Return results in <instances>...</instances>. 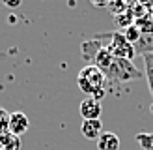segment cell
Segmentation results:
<instances>
[{
	"mask_svg": "<svg viewBox=\"0 0 153 150\" xmlns=\"http://www.w3.org/2000/svg\"><path fill=\"white\" fill-rule=\"evenodd\" d=\"M82 56L84 60H88L90 66H95L101 71L106 81H114V82H129V81H136L144 77L142 71L136 68L131 60H123V58H116L106 51L101 41L91 38V40L82 43Z\"/></svg>",
	"mask_w": 153,
	"mask_h": 150,
	"instance_id": "obj_1",
	"label": "cell"
},
{
	"mask_svg": "<svg viewBox=\"0 0 153 150\" xmlns=\"http://www.w3.org/2000/svg\"><path fill=\"white\" fill-rule=\"evenodd\" d=\"M76 86H79L88 98L101 101L106 94V77L95 66H84L76 75Z\"/></svg>",
	"mask_w": 153,
	"mask_h": 150,
	"instance_id": "obj_2",
	"label": "cell"
},
{
	"mask_svg": "<svg viewBox=\"0 0 153 150\" xmlns=\"http://www.w3.org/2000/svg\"><path fill=\"white\" fill-rule=\"evenodd\" d=\"M95 40L101 41V45L114 55L116 58H123V60H131L136 56L134 55V47L125 40V36L121 32H103V34H95Z\"/></svg>",
	"mask_w": 153,
	"mask_h": 150,
	"instance_id": "obj_3",
	"label": "cell"
},
{
	"mask_svg": "<svg viewBox=\"0 0 153 150\" xmlns=\"http://www.w3.org/2000/svg\"><path fill=\"white\" fill-rule=\"evenodd\" d=\"M30 128V120L25 112H10V128H7V131L15 137H21V135H25Z\"/></svg>",
	"mask_w": 153,
	"mask_h": 150,
	"instance_id": "obj_4",
	"label": "cell"
},
{
	"mask_svg": "<svg viewBox=\"0 0 153 150\" xmlns=\"http://www.w3.org/2000/svg\"><path fill=\"white\" fill-rule=\"evenodd\" d=\"M79 112L84 120H99V116L103 112V105H101V101L94 100V98H86V100L80 101Z\"/></svg>",
	"mask_w": 153,
	"mask_h": 150,
	"instance_id": "obj_5",
	"label": "cell"
},
{
	"mask_svg": "<svg viewBox=\"0 0 153 150\" xmlns=\"http://www.w3.org/2000/svg\"><path fill=\"white\" fill-rule=\"evenodd\" d=\"M80 133H82L88 141H97L99 135L103 133V124H101V120H82Z\"/></svg>",
	"mask_w": 153,
	"mask_h": 150,
	"instance_id": "obj_6",
	"label": "cell"
},
{
	"mask_svg": "<svg viewBox=\"0 0 153 150\" xmlns=\"http://www.w3.org/2000/svg\"><path fill=\"white\" fill-rule=\"evenodd\" d=\"M121 142L114 131H103L97 139V150H120Z\"/></svg>",
	"mask_w": 153,
	"mask_h": 150,
	"instance_id": "obj_7",
	"label": "cell"
},
{
	"mask_svg": "<svg viewBox=\"0 0 153 150\" xmlns=\"http://www.w3.org/2000/svg\"><path fill=\"white\" fill-rule=\"evenodd\" d=\"M134 55L136 56H144V55H153V32L151 34H142L140 40L134 45Z\"/></svg>",
	"mask_w": 153,
	"mask_h": 150,
	"instance_id": "obj_8",
	"label": "cell"
},
{
	"mask_svg": "<svg viewBox=\"0 0 153 150\" xmlns=\"http://www.w3.org/2000/svg\"><path fill=\"white\" fill-rule=\"evenodd\" d=\"M0 150H21V137H15L10 131L0 133Z\"/></svg>",
	"mask_w": 153,
	"mask_h": 150,
	"instance_id": "obj_9",
	"label": "cell"
},
{
	"mask_svg": "<svg viewBox=\"0 0 153 150\" xmlns=\"http://www.w3.org/2000/svg\"><path fill=\"white\" fill-rule=\"evenodd\" d=\"M114 22H116V26H118V32H123V30H127L129 26L134 25V17L129 13V10H125L118 15H114Z\"/></svg>",
	"mask_w": 153,
	"mask_h": 150,
	"instance_id": "obj_10",
	"label": "cell"
},
{
	"mask_svg": "<svg viewBox=\"0 0 153 150\" xmlns=\"http://www.w3.org/2000/svg\"><path fill=\"white\" fill-rule=\"evenodd\" d=\"M144 77L148 79L149 92L153 96V55H144Z\"/></svg>",
	"mask_w": 153,
	"mask_h": 150,
	"instance_id": "obj_11",
	"label": "cell"
},
{
	"mask_svg": "<svg viewBox=\"0 0 153 150\" xmlns=\"http://www.w3.org/2000/svg\"><path fill=\"white\" fill-rule=\"evenodd\" d=\"M136 142L142 150H153V133H148V131L136 133Z\"/></svg>",
	"mask_w": 153,
	"mask_h": 150,
	"instance_id": "obj_12",
	"label": "cell"
},
{
	"mask_svg": "<svg viewBox=\"0 0 153 150\" xmlns=\"http://www.w3.org/2000/svg\"><path fill=\"white\" fill-rule=\"evenodd\" d=\"M121 34L125 36V40H127L129 43H131V45H134L136 41L140 40V36H142V32H140V30L136 28L134 25H133V26H129L127 30H123V32H121Z\"/></svg>",
	"mask_w": 153,
	"mask_h": 150,
	"instance_id": "obj_13",
	"label": "cell"
},
{
	"mask_svg": "<svg viewBox=\"0 0 153 150\" xmlns=\"http://www.w3.org/2000/svg\"><path fill=\"white\" fill-rule=\"evenodd\" d=\"M7 128H10V112L0 107V133L7 131Z\"/></svg>",
	"mask_w": 153,
	"mask_h": 150,
	"instance_id": "obj_14",
	"label": "cell"
},
{
	"mask_svg": "<svg viewBox=\"0 0 153 150\" xmlns=\"http://www.w3.org/2000/svg\"><path fill=\"white\" fill-rule=\"evenodd\" d=\"M4 6H7V8H19V6H21V0H17V2H11V0H4Z\"/></svg>",
	"mask_w": 153,
	"mask_h": 150,
	"instance_id": "obj_15",
	"label": "cell"
},
{
	"mask_svg": "<svg viewBox=\"0 0 153 150\" xmlns=\"http://www.w3.org/2000/svg\"><path fill=\"white\" fill-rule=\"evenodd\" d=\"M151 21H153V13H151Z\"/></svg>",
	"mask_w": 153,
	"mask_h": 150,
	"instance_id": "obj_16",
	"label": "cell"
}]
</instances>
